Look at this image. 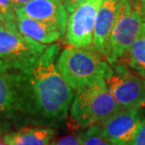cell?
Here are the masks:
<instances>
[{
    "label": "cell",
    "mask_w": 145,
    "mask_h": 145,
    "mask_svg": "<svg viewBox=\"0 0 145 145\" xmlns=\"http://www.w3.org/2000/svg\"><path fill=\"white\" fill-rule=\"evenodd\" d=\"M110 66L106 83L122 109L141 108L145 105V79L132 71L121 61Z\"/></svg>",
    "instance_id": "5"
},
{
    "label": "cell",
    "mask_w": 145,
    "mask_h": 145,
    "mask_svg": "<svg viewBox=\"0 0 145 145\" xmlns=\"http://www.w3.org/2000/svg\"><path fill=\"white\" fill-rule=\"evenodd\" d=\"M140 109H122L105 121L101 125L105 137L115 145H130L142 122Z\"/></svg>",
    "instance_id": "9"
},
{
    "label": "cell",
    "mask_w": 145,
    "mask_h": 145,
    "mask_svg": "<svg viewBox=\"0 0 145 145\" xmlns=\"http://www.w3.org/2000/svg\"><path fill=\"white\" fill-rule=\"evenodd\" d=\"M121 110L107 88L106 80H101L75 92L70 116L76 125L86 129L94 125H102Z\"/></svg>",
    "instance_id": "3"
},
{
    "label": "cell",
    "mask_w": 145,
    "mask_h": 145,
    "mask_svg": "<svg viewBox=\"0 0 145 145\" xmlns=\"http://www.w3.org/2000/svg\"><path fill=\"white\" fill-rule=\"evenodd\" d=\"M15 13L17 17V26L19 31L34 40L44 44H53L61 37H63L58 29L41 21L26 16V14L18 10L15 11Z\"/></svg>",
    "instance_id": "13"
},
{
    "label": "cell",
    "mask_w": 145,
    "mask_h": 145,
    "mask_svg": "<svg viewBox=\"0 0 145 145\" xmlns=\"http://www.w3.org/2000/svg\"><path fill=\"white\" fill-rule=\"evenodd\" d=\"M78 135L81 145H115L104 136L100 125L89 126Z\"/></svg>",
    "instance_id": "15"
},
{
    "label": "cell",
    "mask_w": 145,
    "mask_h": 145,
    "mask_svg": "<svg viewBox=\"0 0 145 145\" xmlns=\"http://www.w3.org/2000/svg\"><path fill=\"white\" fill-rule=\"evenodd\" d=\"M0 117L23 127L17 62L0 58Z\"/></svg>",
    "instance_id": "6"
},
{
    "label": "cell",
    "mask_w": 145,
    "mask_h": 145,
    "mask_svg": "<svg viewBox=\"0 0 145 145\" xmlns=\"http://www.w3.org/2000/svg\"><path fill=\"white\" fill-rule=\"evenodd\" d=\"M138 5H140V10L142 22L145 23V0H138Z\"/></svg>",
    "instance_id": "22"
},
{
    "label": "cell",
    "mask_w": 145,
    "mask_h": 145,
    "mask_svg": "<svg viewBox=\"0 0 145 145\" xmlns=\"http://www.w3.org/2000/svg\"><path fill=\"white\" fill-rule=\"evenodd\" d=\"M60 46L51 44L26 64H18L23 125L58 126L67 118L75 91L57 67Z\"/></svg>",
    "instance_id": "1"
},
{
    "label": "cell",
    "mask_w": 145,
    "mask_h": 145,
    "mask_svg": "<svg viewBox=\"0 0 145 145\" xmlns=\"http://www.w3.org/2000/svg\"><path fill=\"white\" fill-rule=\"evenodd\" d=\"M0 24H1V23H0Z\"/></svg>",
    "instance_id": "25"
},
{
    "label": "cell",
    "mask_w": 145,
    "mask_h": 145,
    "mask_svg": "<svg viewBox=\"0 0 145 145\" xmlns=\"http://www.w3.org/2000/svg\"><path fill=\"white\" fill-rule=\"evenodd\" d=\"M62 3L65 6L68 13H72V12L75 10L76 8L79 7L80 5L86 2L87 0H61Z\"/></svg>",
    "instance_id": "20"
},
{
    "label": "cell",
    "mask_w": 145,
    "mask_h": 145,
    "mask_svg": "<svg viewBox=\"0 0 145 145\" xmlns=\"http://www.w3.org/2000/svg\"><path fill=\"white\" fill-rule=\"evenodd\" d=\"M57 67L68 84L76 92L106 80L111 66L93 49L69 46L58 55Z\"/></svg>",
    "instance_id": "2"
},
{
    "label": "cell",
    "mask_w": 145,
    "mask_h": 145,
    "mask_svg": "<svg viewBox=\"0 0 145 145\" xmlns=\"http://www.w3.org/2000/svg\"><path fill=\"white\" fill-rule=\"evenodd\" d=\"M50 145H81V141H80L79 135L69 134L55 140L53 138Z\"/></svg>",
    "instance_id": "17"
},
{
    "label": "cell",
    "mask_w": 145,
    "mask_h": 145,
    "mask_svg": "<svg viewBox=\"0 0 145 145\" xmlns=\"http://www.w3.org/2000/svg\"><path fill=\"white\" fill-rule=\"evenodd\" d=\"M0 145H7V144H6V143L4 142V141H3V140H1V138H0Z\"/></svg>",
    "instance_id": "23"
},
{
    "label": "cell",
    "mask_w": 145,
    "mask_h": 145,
    "mask_svg": "<svg viewBox=\"0 0 145 145\" xmlns=\"http://www.w3.org/2000/svg\"><path fill=\"white\" fill-rule=\"evenodd\" d=\"M0 23L7 28L18 29L16 13L11 0H0Z\"/></svg>",
    "instance_id": "16"
},
{
    "label": "cell",
    "mask_w": 145,
    "mask_h": 145,
    "mask_svg": "<svg viewBox=\"0 0 145 145\" xmlns=\"http://www.w3.org/2000/svg\"><path fill=\"white\" fill-rule=\"evenodd\" d=\"M122 0H103L95 19L92 49L105 56L107 41L118 17ZM105 58V57H104Z\"/></svg>",
    "instance_id": "11"
},
{
    "label": "cell",
    "mask_w": 145,
    "mask_h": 145,
    "mask_svg": "<svg viewBox=\"0 0 145 145\" xmlns=\"http://www.w3.org/2000/svg\"><path fill=\"white\" fill-rule=\"evenodd\" d=\"M130 145H145V119L141 122L137 134Z\"/></svg>",
    "instance_id": "18"
},
{
    "label": "cell",
    "mask_w": 145,
    "mask_h": 145,
    "mask_svg": "<svg viewBox=\"0 0 145 145\" xmlns=\"http://www.w3.org/2000/svg\"><path fill=\"white\" fill-rule=\"evenodd\" d=\"M142 24L138 0H122L104 56L107 62L120 61L137 39Z\"/></svg>",
    "instance_id": "4"
},
{
    "label": "cell",
    "mask_w": 145,
    "mask_h": 145,
    "mask_svg": "<svg viewBox=\"0 0 145 145\" xmlns=\"http://www.w3.org/2000/svg\"><path fill=\"white\" fill-rule=\"evenodd\" d=\"M12 128H14V125L11 121L0 117V138H2L3 136L7 134L8 132L11 131Z\"/></svg>",
    "instance_id": "19"
},
{
    "label": "cell",
    "mask_w": 145,
    "mask_h": 145,
    "mask_svg": "<svg viewBox=\"0 0 145 145\" xmlns=\"http://www.w3.org/2000/svg\"><path fill=\"white\" fill-rule=\"evenodd\" d=\"M31 0H11V7L14 10H17L19 8H23L24 5L30 2Z\"/></svg>",
    "instance_id": "21"
},
{
    "label": "cell",
    "mask_w": 145,
    "mask_h": 145,
    "mask_svg": "<svg viewBox=\"0 0 145 145\" xmlns=\"http://www.w3.org/2000/svg\"><path fill=\"white\" fill-rule=\"evenodd\" d=\"M103 0H87L69 14L65 43L69 46L92 49L95 19Z\"/></svg>",
    "instance_id": "7"
},
{
    "label": "cell",
    "mask_w": 145,
    "mask_h": 145,
    "mask_svg": "<svg viewBox=\"0 0 145 145\" xmlns=\"http://www.w3.org/2000/svg\"><path fill=\"white\" fill-rule=\"evenodd\" d=\"M120 61L145 79V28L143 24L137 39Z\"/></svg>",
    "instance_id": "14"
},
{
    "label": "cell",
    "mask_w": 145,
    "mask_h": 145,
    "mask_svg": "<svg viewBox=\"0 0 145 145\" xmlns=\"http://www.w3.org/2000/svg\"><path fill=\"white\" fill-rule=\"evenodd\" d=\"M46 48V44L24 36L19 29L7 28L0 24V58L26 64L40 56Z\"/></svg>",
    "instance_id": "8"
},
{
    "label": "cell",
    "mask_w": 145,
    "mask_h": 145,
    "mask_svg": "<svg viewBox=\"0 0 145 145\" xmlns=\"http://www.w3.org/2000/svg\"><path fill=\"white\" fill-rule=\"evenodd\" d=\"M55 135L54 127L26 125L8 132L1 140L7 145H50Z\"/></svg>",
    "instance_id": "12"
},
{
    "label": "cell",
    "mask_w": 145,
    "mask_h": 145,
    "mask_svg": "<svg viewBox=\"0 0 145 145\" xmlns=\"http://www.w3.org/2000/svg\"><path fill=\"white\" fill-rule=\"evenodd\" d=\"M142 24H143V26H144V28H145V23H143Z\"/></svg>",
    "instance_id": "24"
},
{
    "label": "cell",
    "mask_w": 145,
    "mask_h": 145,
    "mask_svg": "<svg viewBox=\"0 0 145 145\" xmlns=\"http://www.w3.org/2000/svg\"><path fill=\"white\" fill-rule=\"evenodd\" d=\"M17 10L54 27L63 36L65 35L69 13L61 0H31Z\"/></svg>",
    "instance_id": "10"
}]
</instances>
